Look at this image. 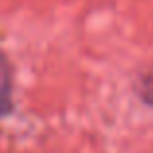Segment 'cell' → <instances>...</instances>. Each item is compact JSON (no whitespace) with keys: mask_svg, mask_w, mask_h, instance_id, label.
Wrapping results in <instances>:
<instances>
[{"mask_svg":"<svg viewBox=\"0 0 153 153\" xmlns=\"http://www.w3.org/2000/svg\"><path fill=\"white\" fill-rule=\"evenodd\" d=\"M14 108V79L6 55L0 51V118L8 116Z\"/></svg>","mask_w":153,"mask_h":153,"instance_id":"1","label":"cell"},{"mask_svg":"<svg viewBox=\"0 0 153 153\" xmlns=\"http://www.w3.org/2000/svg\"><path fill=\"white\" fill-rule=\"evenodd\" d=\"M134 88H135V94L140 96L141 102L153 106V63L137 75Z\"/></svg>","mask_w":153,"mask_h":153,"instance_id":"2","label":"cell"}]
</instances>
